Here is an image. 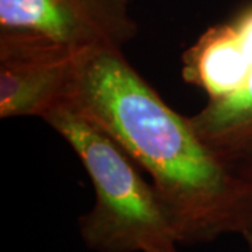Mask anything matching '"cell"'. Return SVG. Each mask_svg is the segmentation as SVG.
<instances>
[{
    "instance_id": "obj_1",
    "label": "cell",
    "mask_w": 252,
    "mask_h": 252,
    "mask_svg": "<svg viewBox=\"0 0 252 252\" xmlns=\"http://www.w3.org/2000/svg\"><path fill=\"white\" fill-rule=\"evenodd\" d=\"M62 104L104 129L152 177L178 244L251 238V172L213 150L122 51L81 55Z\"/></svg>"
},
{
    "instance_id": "obj_2",
    "label": "cell",
    "mask_w": 252,
    "mask_h": 252,
    "mask_svg": "<svg viewBox=\"0 0 252 252\" xmlns=\"http://www.w3.org/2000/svg\"><path fill=\"white\" fill-rule=\"evenodd\" d=\"M79 157L94 189V205L79 219L94 252L177 250L178 238L156 193L125 150L90 119L61 104L42 118Z\"/></svg>"
},
{
    "instance_id": "obj_3",
    "label": "cell",
    "mask_w": 252,
    "mask_h": 252,
    "mask_svg": "<svg viewBox=\"0 0 252 252\" xmlns=\"http://www.w3.org/2000/svg\"><path fill=\"white\" fill-rule=\"evenodd\" d=\"M137 32L130 0H0V34L77 54L122 51Z\"/></svg>"
},
{
    "instance_id": "obj_4",
    "label": "cell",
    "mask_w": 252,
    "mask_h": 252,
    "mask_svg": "<svg viewBox=\"0 0 252 252\" xmlns=\"http://www.w3.org/2000/svg\"><path fill=\"white\" fill-rule=\"evenodd\" d=\"M81 55L34 38L0 34V118L42 119L61 105Z\"/></svg>"
},
{
    "instance_id": "obj_5",
    "label": "cell",
    "mask_w": 252,
    "mask_h": 252,
    "mask_svg": "<svg viewBox=\"0 0 252 252\" xmlns=\"http://www.w3.org/2000/svg\"><path fill=\"white\" fill-rule=\"evenodd\" d=\"M199 136L230 162H252V61L240 83L189 117Z\"/></svg>"
},
{
    "instance_id": "obj_6",
    "label": "cell",
    "mask_w": 252,
    "mask_h": 252,
    "mask_svg": "<svg viewBox=\"0 0 252 252\" xmlns=\"http://www.w3.org/2000/svg\"><path fill=\"white\" fill-rule=\"evenodd\" d=\"M247 170H248V171L252 174V162H250V164H248ZM247 243H248V245H250V252H252V237L250 238V240H248V241H247Z\"/></svg>"
},
{
    "instance_id": "obj_7",
    "label": "cell",
    "mask_w": 252,
    "mask_h": 252,
    "mask_svg": "<svg viewBox=\"0 0 252 252\" xmlns=\"http://www.w3.org/2000/svg\"><path fill=\"white\" fill-rule=\"evenodd\" d=\"M149 252H178L177 250H170V251H164V250H153V251H149Z\"/></svg>"
}]
</instances>
